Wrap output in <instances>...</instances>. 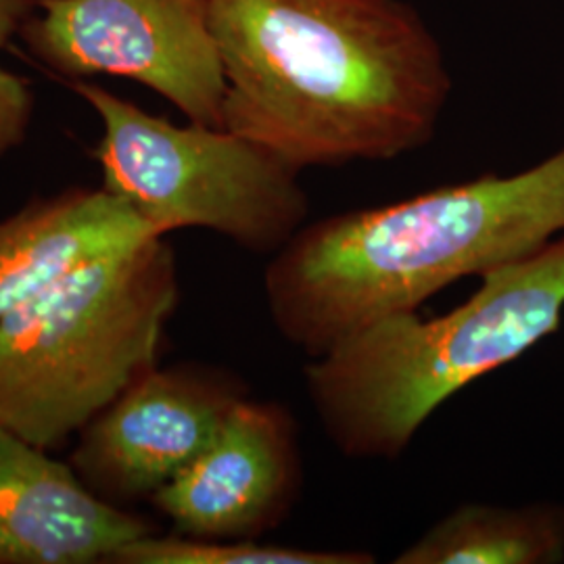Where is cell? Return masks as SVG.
Returning a JSON list of instances; mask_svg holds the SVG:
<instances>
[{
    "label": "cell",
    "instance_id": "cell-14",
    "mask_svg": "<svg viewBox=\"0 0 564 564\" xmlns=\"http://www.w3.org/2000/svg\"><path fill=\"white\" fill-rule=\"evenodd\" d=\"M36 9V0H0V48H4Z\"/></svg>",
    "mask_w": 564,
    "mask_h": 564
},
{
    "label": "cell",
    "instance_id": "cell-12",
    "mask_svg": "<svg viewBox=\"0 0 564 564\" xmlns=\"http://www.w3.org/2000/svg\"><path fill=\"white\" fill-rule=\"evenodd\" d=\"M116 564H370L364 550H312L293 545L262 544L260 540H207L176 531L142 535L126 545Z\"/></svg>",
    "mask_w": 564,
    "mask_h": 564
},
{
    "label": "cell",
    "instance_id": "cell-11",
    "mask_svg": "<svg viewBox=\"0 0 564 564\" xmlns=\"http://www.w3.org/2000/svg\"><path fill=\"white\" fill-rule=\"evenodd\" d=\"M564 505H460L393 558L398 564H558Z\"/></svg>",
    "mask_w": 564,
    "mask_h": 564
},
{
    "label": "cell",
    "instance_id": "cell-10",
    "mask_svg": "<svg viewBox=\"0 0 564 564\" xmlns=\"http://www.w3.org/2000/svg\"><path fill=\"white\" fill-rule=\"evenodd\" d=\"M167 237L102 186L36 197L0 220V318L84 263Z\"/></svg>",
    "mask_w": 564,
    "mask_h": 564
},
{
    "label": "cell",
    "instance_id": "cell-2",
    "mask_svg": "<svg viewBox=\"0 0 564 564\" xmlns=\"http://www.w3.org/2000/svg\"><path fill=\"white\" fill-rule=\"evenodd\" d=\"M564 235V147L517 174H485L310 223L270 256L263 297L284 341L318 358L468 276Z\"/></svg>",
    "mask_w": 564,
    "mask_h": 564
},
{
    "label": "cell",
    "instance_id": "cell-3",
    "mask_svg": "<svg viewBox=\"0 0 564 564\" xmlns=\"http://www.w3.org/2000/svg\"><path fill=\"white\" fill-rule=\"evenodd\" d=\"M479 281L442 316H387L310 358L307 400L345 458H400L449 398L561 328L564 235Z\"/></svg>",
    "mask_w": 564,
    "mask_h": 564
},
{
    "label": "cell",
    "instance_id": "cell-4",
    "mask_svg": "<svg viewBox=\"0 0 564 564\" xmlns=\"http://www.w3.org/2000/svg\"><path fill=\"white\" fill-rule=\"evenodd\" d=\"M181 302L167 237L84 263L0 318V424L59 449L158 366Z\"/></svg>",
    "mask_w": 564,
    "mask_h": 564
},
{
    "label": "cell",
    "instance_id": "cell-13",
    "mask_svg": "<svg viewBox=\"0 0 564 564\" xmlns=\"http://www.w3.org/2000/svg\"><path fill=\"white\" fill-rule=\"evenodd\" d=\"M34 107L30 82L0 67V160L20 149L28 139Z\"/></svg>",
    "mask_w": 564,
    "mask_h": 564
},
{
    "label": "cell",
    "instance_id": "cell-1",
    "mask_svg": "<svg viewBox=\"0 0 564 564\" xmlns=\"http://www.w3.org/2000/svg\"><path fill=\"white\" fill-rule=\"evenodd\" d=\"M224 128L297 172L387 162L433 141L452 95L405 0H207Z\"/></svg>",
    "mask_w": 564,
    "mask_h": 564
},
{
    "label": "cell",
    "instance_id": "cell-8",
    "mask_svg": "<svg viewBox=\"0 0 564 564\" xmlns=\"http://www.w3.org/2000/svg\"><path fill=\"white\" fill-rule=\"evenodd\" d=\"M302 481L289 408L245 398L202 454L149 502L181 535L262 540L291 514Z\"/></svg>",
    "mask_w": 564,
    "mask_h": 564
},
{
    "label": "cell",
    "instance_id": "cell-6",
    "mask_svg": "<svg viewBox=\"0 0 564 564\" xmlns=\"http://www.w3.org/2000/svg\"><path fill=\"white\" fill-rule=\"evenodd\" d=\"M20 36L61 78H130L186 120L224 128L226 80L207 0H36Z\"/></svg>",
    "mask_w": 564,
    "mask_h": 564
},
{
    "label": "cell",
    "instance_id": "cell-7",
    "mask_svg": "<svg viewBox=\"0 0 564 564\" xmlns=\"http://www.w3.org/2000/svg\"><path fill=\"white\" fill-rule=\"evenodd\" d=\"M249 389L209 364H160L76 435L67 463L109 505L149 502L193 463Z\"/></svg>",
    "mask_w": 564,
    "mask_h": 564
},
{
    "label": "cell",
    "instance_id": "cell-5",
    "mask_svg": "<svg viewBox=\"0 0 564 564\" xmlns=\"http://www.w3.org/2000/svg\"><path fill=\"white\" fill-rule=\"evenodd\" d=\"M67 84L101 120L93 158L102 188L158 232L203 228L274 256L307 224L302 172L262 144L197 121L176 126L93 82Z\"/></svg>",
    "mask_w": 564,
    "mask_h": 564
},
{
    "label": "cell",
    "instance_id": "cell-9",
    "mask_svg": "<svg viewBox=\"0 0 564 564\" xmlns=\"http://www.w3.org/2000/svg\"><path fill=\"white\" fill-rule=\"evenodd\" d=\"M160 531L93 494L69 463L0 424V564L113 563Z\"/></svg>",
    "mask_w": 564,
    "mask_h": 564
}]
</instances>
